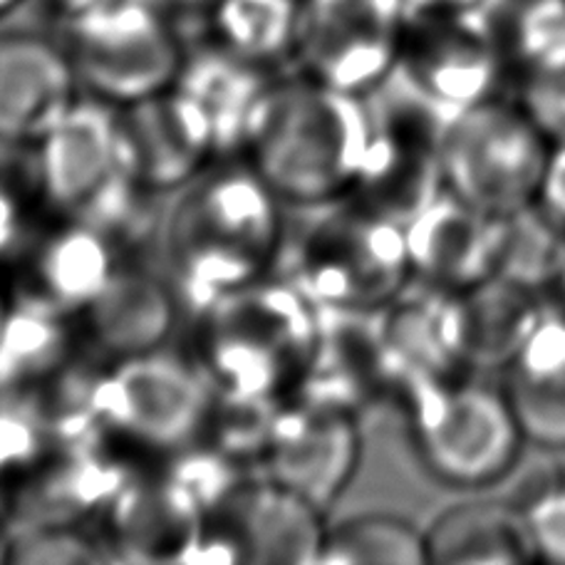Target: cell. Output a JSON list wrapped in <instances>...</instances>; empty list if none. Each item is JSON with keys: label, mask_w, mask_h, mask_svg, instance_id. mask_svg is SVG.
<instances>
[{"label": "cell", "mask_w": 565, "mask_h": 565, "mask_svg": "<svg viewBox=\"0 0 565 565\" xmlns=\"http://www.w3.org/2000/svg\"><path fill=\"white\" fill-rule=\"evenodd\" d=\"M286 204L244 157L216 159L177 191L164 221L167 276L196 312L274 276L286 250Z\"/></svg>", "instance_id": "1"}, {"label": "cell", "mask_w": 565, "mask_h": 565, "mask_svg": "<svg viewBox=\"0 0 565 565\" xmlns=\"http://www.w3.org/2000/svg\"><path fill=\"white\" fill-rule=\"evenodd\" d=\"M370 122L367 97L302 73L274 77L250 125L244 159L282 204L316 209L355 191Z\"/></svg>", "instance_id": "2"}, {"label": "cell", "mask_w": 565, "mask_h": 565, "mask_svg": "<svg viewBox=\"0 0 565 565\" xmlns=\"http://www.w3.org/2000/svg\"><path fill=\"white\" fill-rule=\"evenodd\" d=\"M191 360L214 392L288 399L316 350L320 308L286 276H266L194 312Z\"/></svg>", "instance_id": "3"}, {"label": "cell", "mask_w": 565, "mask_h": 565, "mask_svg": "<svg viewBox=\"0 0 565 565\" xmlns=\"http://www.w3.org/2000/svg\"><path fill=\"white\" fill-rule=\"evenodd\" d=\"M286 241V278L320 310L377 312L412 282L407 228L358 196L306 209Z\"/></svg>", "instance_id": "4"}, {"label": "cell", "mask_w": 565, "mask_h": 565, "mask_svg": "<svg viewBox=\"0 0 565 565\" xmlns=\"http://www.w3.org/2000/svg\"><path fill=\"white\" fill-rule=\"evenodd\" d=\"M399 409L422 469L449 489L493 487L529 447L507 392L477 372L424 385Z\"/></svg>", "instance_id": "5"}, {"label": "cell", "mask_w": 565, "mask_h": 565, "mask_svg": "<svg viewBox=\"0 0 565 565\" xmlns=\"http://www.w3.org/2000/svg\"><path fill=\"white\" fill-rule=\"evenodd\" d=\"M38 154L53 214L103 226L125 241L139 201L149 194L129 157L119 107L83 95L38 141Z\"/></svg>", "instance_id": "6"}, {"label": "cell", "mask_w": 565, "mask_h": 565, "mask_svg": "<svg viewBox=\"0 0 565 565\" xmlns=\"http://www.w3.org/2000/svg\"><path fill=\"white\" fill-rule=\"evenodd\" d=\"M214 390L194 365L161 350L105 360L95 385L99 431L149 457H169L204 434Z\"/></svg>", "instance_id": "7"}, {"label": "cell", "mask_w": 565, "mask_h": 565, "mask_svg": "<svg viewBox=\"0 0 565 565\" xmlns=\"http://www.w3.org/2000/svg\"><path fill=\"white\" fill-rule=\"evenodd\" d=\"M367 105L370 139L352 196L407 224L447 191L444 137L454 113L424 97L399 70Z\"/></svg>", "instance_id": "8"}, {"label": "cell", "mask_w": 565, "mask_h": 565, "mask_svg": "<svg viewBox=\"0 0 565 565\" xmlns=\"http://www.w3.org/2000/svg\"><path fill=\"white\" fill-rule=\"evenodd\" d=\"M65 53L87 97L132 105L177 83L186 50L167 15L145 0L113 3L67 15Z\"/></svg>", "instance_id": "9"}, {"label": "cell", "mask_w": 565, "mask_h": 565, "mask_svg": "<svg viewBox=\"0 0 565 565\" xmlns=\"http://www.w3.org/2000/svg\"><path fill=\"white\" fill-rule=\"evenodd\" d=\"M551 141L511 93L454 113L444 137L447 191L509 216L536 201Z\"/></svg>", "instance_id": "10"}, {"label": "cell", "mask_w": 565, "mask_h": 565, "mask_svg": "<svg viewBox=\"0 0 565 565\" xmlns=\"http://www.w3.org/2000/svg\"><path fill=\"white\" fill-rule=\"evenodd\" d=\"M405 0H300L292 65L342 93L370 97L399 70Z\"/></svg>", "instance_id": "11"}, {"label": "cell", "mask_w": 565, "mask_h": 565, "mask_svg": "<svg viewBox=\"0 0 565 565\" xmlns=\"http://www.w3.org/2000/svg\"><path fill=\"white\" fill-rule=\"evenodd\" d=\"M399 75L449 113L511 87L509 57L491 13L409 15Z\"/></svg>", "instance_id": "12"}, {"label": "cell", "mask_w": 565, "mask_h": 565, "mask_svg": "<svg viewBox=\"0 0 565 565\" xmlns=\"http://www.w3.org/2000/svg\"><path fill=\"white\" fill-rule=\"evenodd\" d=\"M103 431L60 441L8 483L3 491L10 536L28 529L87 526L129 479Z\"/></svg>", "instance_id": "13"}, {"label": "cell", "mask_w": 565, "mask_h": 565, "mask_svg": "<svg viewBox=\"0 0 565 565\" xmlns=\"http://www.w3.org/2000/svg\"><path fill=\"white\" fill-rule=\"evenodd\" d=\"M122 260V238L113 231L50 214L3 270L13 302L77 318Z\"/></svg>", "instance_id": "14"}, {"label": "cell", "mask_w": 565, "mask_h": 565, "mask_svg": "<svg viewBox=\"0 0 565 565\" xmlns=\"http://www.w3.org/2000/svg\"><path fill=\"white\" fill-rule=\"evenodd\" d=\"M209 509L167 463L132 471L107 503L103 539L115 563H194Z\"/></svg>", "instance_id": "15"}, {"label": "cell", "mask_w": 565, "mask_h": 565, "mask_svg": "<svg viewBox=\"0 0 565 565\" xmlns=\"http://www.w3.org/2000/svg\"><path fill=\"white\" fill-rule=\"evenodd\" d=\"M358 419L342 409L286 399L258 473L328 511L360 469L362 431Z\"/></svg>", "instance_id": "16"}, {"label": "cell", "mask_w": 565, "mask_h": 565, "mask_svg": "<svg viewBox=\"0 0 565 565\" xmlns=\"http://www.w3.org/2000/svg\"><path fill=\"white\" fill-rule=\"evenodd\" d=\"M211 523L234 563L248 565H320L328 533L326 511L260 473L241 479Z\"/></svg>", "instance_id": "17"}, {"label": "cell", "mask_w": 565, "mask_h": 565, "mask_svg": "<svg viewBox=\"0 0 565 565\" xmlns=\"http://www.w3.org/2000/svg\"><path fill=\"white\" fill-rule=\"evenodd\" d=\"M377 322L397 405L424 385L471 372L459 292L412 280L390 306L377 310Z\"/></svg>", "instance_id": "18"}, {"label": "cell", "mask_w": 565, "mask_h": 565, "mask_svg": "<svg viewBox=\"0 0 565 565\" xmlns=\"http://www.w3.org/2000/svg\"><path fill=\"white\" fill-rule=\"evenodd\" d=\"M119 115L147 194H177L221 159L206 113L177 83L119 107Z\"/></svg>", "instance_id": "19"}, {"label": "cell", "mask_w": 565, "mask_h": 565, "mask_svg": "<svg viewBox=\"0 0 565 565\" xmlns=\"http://www.w3.org/2000/svg\"><path fill=\"white\" fill-rule=\"evenodd\" d=\"M405 228L412 280L422 286L463 292L499 276L503 216L444 191Z\"/></svg>", "instance_id": "20"}, {"label": "cell", "mask_w": 565, "mask_h": 565, "mask_svg": "<svg viewBox=\"0 0 565 565\" xmlns=\"http://www.w3.org/2000/svg\"><path fill=\"white\" fill-rule=\"evenodd\" d=\"M288 399L358 415L395 402L377 312L320 310L316 350Z\"/></svg>", "instance_id": "21"}, {"label": "cell", "mask_w": 565, "mask_h": 565, "mask_svg": "<svg viewBox=\"0 0 565 565\" xmlns=\"http://www.w3.org/2000/svg\"><path fill=\"white\" fill-rule=\"evenodd\" d=\"M83 95L60 40L0 33V139L38 145Z\"/></svg>", "instance_id": "22"}, {"label": "cell", "mask_w": 565, "mask_h": 565, "mask_svg": "<svg viewBox=\"0 0 565 565\" xmlns=\"http://www.w3.org/2000/svg\"><path fill=\"white\" fill-rule=\"evenodd\" d=\"M184 308L169 276L122 260L107 286L77 316L87 348L103 360L161 350Z\"/></svg>", "instance_id": "23"}, {"label": "cell", "mask_w": 565, "mask_h": 565, "mask_svg": "<svg viewBox=\"0 0 565 565\" xmlns=\"http://www.w3.org/2000/svg\"><path fill=\"white\" fill-rule=\"evenodd\" d=\"M501 387L529 447L565 449V308L556 300L533 328L509 365Z\"/></svg>", "instance_id": "24"}, {"label": "cell", "mask_w": 565, "mask_h": 565, "mask_svg": "<svg viewBox=\"0 0 565 565\" xmlns=\"http://www.w3.org/2000/svg\"><path fill=\"white\" fill-rule=\"evenodd\" d=\"M274 77L268 67L248 63L211 43L194 53L186 50L177 85L206 113L221 159H231L244 157L250 125Z\"/></svg>", "instance_id": "25"}, {"label": "cell", "mask_w": 565, "mask_h": 565, "mask_svg": "<svg viewBox=\"0 0 565 565\" xmlns=\"http://www.w3.org/2000/svg\"><path fill=\"white\" fill-rule=\"evenodd\" d=\"M429 565L533 563L526 523L516 501L471 499L441 511L427 529Z\"/></svg>", "instance_id": "26"}, {"label": "cell", "mask_w": 565, "mask_h": 565, "mask_svg": "<svg viewBox=\"0 0 565 565\" xmlns=\"http://www.w3.org/2000/svg\"><path fill=\"white\" fill-rule=\"evenodd\" d=\"M551 296L507 276H491L459 292L463 348L471 372L503 370L529 340Z\"/></svg>", "instance_id": "27"}, {"label": "cell", "mask_w": 565, "mask_h": 565, "mask_svg": "<svg viewBox=\"0 0 565 565\" xmlns=\"http://www.w3.org/2000/svg\"><path fill=\"white\" fill-rule=\"evenodd\" d=\"M77 318L13 302L0 328V395L35 390L89 355Z\"/></svg>", "instance_id": "28"}, {"label": "cell", "mask_w": 565, "mask_h": 565, "mask_svg": "<svg viewBox=\"0 0 565 565\" xmlns=\"http://www.w3.org/2000/svg\"><path fill=\"white\" fill-rule=\"evenodd\" d=\"M300 0H214V43L260 67L292 60Z\"/></svg>", "instance_id": "29"}, {"label": "cell", "mask_w": 565, "mask_h": 565, "mask_svg": "<svg viewBox=\"0 0 565 565\" xmlns=\"http://www.w3.org/2000/svg\"><path fill=\"white\" fill-rule=\"evenodd\" d=\"M320 565H429L427 539L395 513H355L328 526Z\"/></svg>", "instance_id": "30"}, {"label": "cell", "mask_w": 565, "mask_h": 565, "mask_svg": "<svg viewBox=\"0 0 565 565\" xmlns=\"http://www.w3.org/2000/svg\"><path fill=\"white\" fill-rule=\"evenodd\" d=\"M50 214L38 145L0 139V266L28 244Z\"/></svg>", "instance_id": "31"}, {"label": "cell", "mask_w": 565, "mask_h": 565, "mask_svg": "<svg viewBox=\"0 0 565 565\" xmlns=\"http://www.w3.org/2000/svg\"><path fill=\"white\" fill-rule=\"evenodd\" d=\"M282 402L286 399L214 392L206 427L199 441L248 473H258Z\"/></svg>", "instance_id": "32"}, {"label": "cell", "mask_w": 565, "mask_h": 565, "mask_svg": "<svg viewBox=\"0 0 565 565\" xmlns=\"http://www.w3.org/2000/svg\"><path fill=\"white\" fill-rule=\"evenodd\" d=\"M565 258V228L531 204L503 216L499 276L553 292Z\"/></svg>", "instance_id": "33"}, {"label": "cell", "mask_w": 565, "mask_h": 565, "mask_svg": "<svg viewBox=\"0 0 565 565\" xmlns=\"http://www.w3.org/2000/svg\"><path fill=\"white\" fill-rule=\"evenodd\" d=\"M513 79L565 67V0H519L499 23Z\"/></svg>", "instance_id": "34"}, {"label": "cell", "mask_w": 565, "mask_h": 565, "mask_svg": "<svg viewBox=\"0 0 565 565\" xmlns=\"http://www.w3.org/2000/svg\"><path fill=\"white\" fill-rule=\"evenodd\" d=\"M6 563L13 565H93L115 563L103 533L87 526L28 529L10 536Z\"/></svg>", "instance_id": "35"}, {"label": "cell", "mask_w": 565, "mask_h": 565, "mask_svg": "<svg viewBox=\"0 0 565 565\" xmlns=\"http://www.w3.org/2000/svg\"><path fill=\"white\" fill-rule=\"evenodd\" d=\"M533 558L565 565V469L539 473L516 499Z\"/></svg>", "instance_id": "36"}, {"label": "cell", "mask_w": 565, "mask_h": 565, "mask_svg": "<svg viewBox=\"0 0 565 565\" xmlns=\"http://www.w3.org/2000/svg\"><path fill=\"white\" fill-rule=\"evenodd\" d=\"M513 97L548 141H565V67L513 79Z\"/></svg>", "instance_id": "37"}, {"label": "cell", "mask_w": 565, "mask_h": 565, "mask_svg": "<svg viewBox=\"0 0 565 565\" xmlns=\"http://www.w3.org/2000/svg\"><path fill=\"white\" fill-rule=\"evenodd\" d=\"M533 204L541 206L561 228H565V141L551 145Z\"/></svg>", "instance_id": "38"}, {"label": "cell", "mask_w": 565, "mask_h": 565, "mask_svg": "<svg viewBox=\"0 0 565 565\" xmlns=\"http://www.w3.org/2000/svg\"><path fill=\"white\" fill-rule=\"evenodd\" d=\"M497 0H405L409 15L439 13H491Z\"/></svg>", "instance_id": "39"}, {"label": "cell", "mask_w": 565, "mask_h": 565, "mask_svg": "<svg viewBox=\"0 0 565 565\" xmlns=\"http://www.w3.org/2000/svg\"><path fill=\"white\" fill-rule=\"evenodd\" d=\"M50 3H53L60 10V13L67 18V15L83 13V10H89V8L113 3V0H50Z\"/></svg>", "instance_id": "40"}, {"label": "cell", "mask_w": 565, "mask_h": 565, "mask_svg": "<svg viewBox=\"0 0 565 565\" xmlns=\"http://www.w3.org/2000/svg\"><path fill=\"white\" fill-rule=\"evenodd\" d=\"M10 306H13V298H10L6 270H3V266H0V328H3V322L8 318V312H10Z\"/></svg>", "instance_id": "41"}, {"label": "cell", "mask_w": 565, "mask_h": 565, "mask_svg": "<svg viewBox=\"0 0 565 565\" xmlns=\"http://www.w3.org/2000/svg\"><path fill=\"white\" fill-rule=\"evenodd\" d=\"M553 300L558 302V306H563L565 308V258H563V266H561V274H558V278H556V286H553Z\"/></svg>", "instance_id": "42"}, {"label": "cell", "mask_w": 565, "mask_h": 565, "mask_svg": "<svg viewBox=\"0 0 565 565\" xmlns=\"http://www.w3.org/2000/svg\"><path fill=\"white\" fill-rule=\"evenodd\" d=\"M169 6H177V8H201V6H209L214 3V0H164Z\"/></svg>", "instance_id": "43"}, {"label": "cell", "mask_w": 565, "mask_h": 565, "mask_svg": "<svg viewBox=\"0 0 565 565\" xmlns=\"http://www.w3.org/2000/svg\"><path fill=\"white\" fill-rule=\"evenodd\" d=\"M20 3H23V0H0V18L8 15L10 10H13V8L20 6Z\"/></svg>", "instance_id": "44"}]
</instances>
